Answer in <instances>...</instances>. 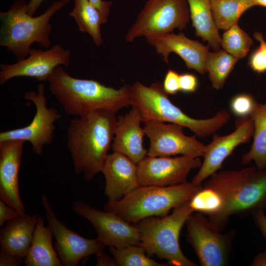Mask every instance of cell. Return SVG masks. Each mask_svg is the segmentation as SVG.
Listing matches in <instances>:
<instances>
[{
  "instance_id": "obj_1",
  "label": "cell",
  "mask_w": 266,
  "mask_h": 266,
  "mask_svg": "<svg viewBox=\"0 0 266 266\" xmlns=\"http://www.w3.org/2000/svg\"><path fill=\"white\" fill-rule=\"evenodd\" d=\"M203 188L212 191L220 199L219 208L208 218L220 232L231 216L252 214L266 207V168L255 166L216 172Z\"/></svg>"
},
{
  "instance_id": "obj_2",
  "label": "cell",
  "mask_w": 266,
  "mask_h": 266,
  "mask_svg": "<svg viewBox=\"0 0 266 266\" xmlns=\"http://www.w3.org/2000/svg\"><path fill=\"white\" fill-rule=\"evenodd\" d=\"M116 112L99 109L70 120L67 128V146L76 174L87 181L101 170L114 136Z\"/></svg>"
},
{
  "instance_id": "obj_3",
  "label": "cell",
  "mask_w": 266,
  "mask_h": 266,
  "mask_svg": "<svg viewBox=\"0 0 266 266\" xmlns=\"http://www.w3.org/2000/svg\"><path fill=\"white\" fill-rule=\"evenodd\" d=\"M47 81L50 92L68 115L79 117L99 109L116 112L132 105L131 85L116 89L97 80L76 78L61 66L54 69Z\"/></svg>"
},
{
  "instance_id": "obj_4",
  "label": "cell",
  "mask_w": 266,
  "mask_h": 266,
  "mask_svg": "<svg viewBox=\"0 0 266 266\" xmlns=\"http://www.w3.org/2000/svg\"><path fill=\"white\" fill-rule=\"evenodd\" d=\"M72 0H56L37 17L27 13V4L23 0L15 1L7 11L0 13V46L13 53L17 61L28 57L33 43L48 49L52 44L50 19Z\"/></svg>"
},
{
  "instance_id": "obj_5",
  "label": "cell",
  "mask_w": 266,
  "mask_h": 266,
  "mask_svg": "<svg viewBox=\"0 0 266 266\" xmlns=\"http://www.w3.org/2000/svg\"><path fill=\"white\" fill-rule=\"evenodd\" d=\"M202 188L188 182L167 186H140L120 200H108L104 209L130 223H138L148 217L167 215L171 209L189 201Z\"/></svg>"
},
{
  "instance_id": "obj_6",
  "label": "cell",
  "mask_w": 266,
  "mask_h": 266,
  "mask_svg": "<svg viewBox=\"0 0 266 266\" xmlns=\"http://www.w3.org/2000/svg\"><path fill=\"white\" fill-rule=\"evenodd\" d=\"M132 106L137 107L140 112L142 123L154 120L178 124L188 128L200 138L216 133L231 118L226 109L219 111L208 119H198L188 116L170 101L159 82L150 86L135 82L132 85Z\"/></svg>"
},
{
  "instance_id": "obj_7",
  "label": "cell",
  "mask_w": 266,
  "mask_h": 266,
  "mask_svg": "<svg viewBox=\"0 0 266 266\" xmlns=\"http://www.w3.org/2000/svg\"><path fill=\"white\" fill-rule=\"evenodd\" d=\"M195 212L190 201L174 208L169 215L146 218L139 222V245L150 255L166 260L174 266H196L183 253L179 245L180 231L189 216Z\"/></svg>"
},
{
  "instance_id": "obj_8",
  "label": "cell",
  "mask_w": 266,
  "mask_h": 266,
  "mask_svg": "<svg viewBox=\"0 0 266 266\" xmlns=\"http://www.w3.org/2000/svg\"><path fill=\"white\" fill-rule=\"evenodd\" d=\"M190 19L187 0H148L125 38L133 42L142 36L147 38L172 33L175 29L182 31Z\"/></svg>"
},
{
  "instance_id": "obj_9",
  "label": "cell",
  "mask_w": 266,
  "mask_h": 266,
  "mask_svg": "<svg viewBox=\"0 0 266 266\" xmlns=\"http://www.w3.org/2000/svg\"><path fill=\"white\" fill-rule=\"evenodd\" d=\"M186 222L187 239L202 266H223L228 264L235 232L221 233L204 214L196 211Z\"/></svg>"
},
{
  "instance_id": "obj_10",
  "label": "cell",
  "mask_w": 266,
  "mask_h": 266,
  "mask_svg": "<svg viewBox=\"0 0 266 266\" xmlns=\"http://www.w3.org/2000/svg\"><path fill=\"white\" fill-rule=\"evenodd\" d=\"M45 85L39 84L37 92L28 91L24 98L32 101L36 112L32 121L27 126L0 133V142L8 140H19L31 143L32 150L40 155L45 145H50L55 130V123L61 117L57 109L47 106V100L44 95Z\"/></svg>"
},
{
  "instance_id": "obj_11",
  "label": "cell",
  "mask_w": 266,
  "mask_h": 266,
  "mask_svg": "<svg viewBox=\"0 0 266 266\" xmlns=\"http://www.w3.org/2000/svg\"><path fill=\"white\" fill-rule=\"evenodd\" d=\"M145 134L150 140L147 156H170L177 154L194 158L202 157L205 145L196 135L187 136L184 127L150 120L143 123Z\"/></svg>"
},
{
  "instance_id": "obj_12",
  "label": "cell",
  "mask_w": 266,
  "mask_h": 266,
  "mask_svg": "<svg viewBox=\"0 0 266 266\" xmlns=\"http://www.w3.org/2000/svg\"><path fill=\"white\" fill-rule=\"evenodd\" d=\"M72 209L91 223L97 232V238L105 246L120 248L139 244L137 226L131 225L114 212L100 210L81 201L75 202Z\"/></svg>"
},
{
  "instance_id": "obj_13",
  "label": "cell",
  "mask_w": 266,
  "mask_h": 266,
  "mask_svg": "<svg viewBox=\"0 0 266 266\" xmlns=\"http://www.w3.org/2000/svg\"><path fill=\"white\" fill-rule=\"evenodd\" d=\"M41 203L45 215L55 238V250L63 266H76L83 258L96 255L105 245L97 238L84 237L68 228L56 217L45 195H42Z\"/></svg>"
},
{
  "instance_id": "obj_14",
  "label": "cell",
  "mask_w": 266,
  "mask_h": 266,
  "mask_svg": "<svg viewBox=\"0 0 266 266\" xmlns=\"http://www.w3.org/2000/svg\"><path fill=\"white\" fill-rule=\"evenodd\" d=\"M201 164L199 157L147 156L137 165L138 183L142 186H167L186 183L190 172L200 167Z\"/></svg>"
},
{
  "instance_id": "obj_15",
  "label": "cell",
  "mask_w": 266,
  "mask_h": 266,
  "mask_svg": "<svg viewBox=\"0 0 266 266\" xmlns=\"http://www.w3.org/2000/svg\"><path fill=\"white\" fill-rule=\"evenodd\" d=\"M70 56V51L59 44L46 50L31 48L26 58L13 64H0V84L3 85L16 77H30L39 81H47L56 67L69 66Z\"/></svg>"
},
{
  "instance_id": "obj_16",
  "label": "cell",
  "mask_w": 266,
  "mask_h": 266,
  "mask_svg": "<svg viewBox=\"0 0 266 266\" xmlns=\"http://www.w3.org/2000/svg\"><path fill=\"white\" fill-rule=\"evenodd\" d=\"M254 123L250 117L239 118L235 122V130L226 135L214 133L212 141L205 145L203 161L191 183L201 185L207 178L211 176L222 167L225 160L239 145L248 142L253 137Z\"/></svg>"
},
{
  "instance_id": "obj_17",
  "label": "cell",
  "mask_w": 266,
  "mask_h": 266,
  "mask_svg": "<svg viewBox=\"0 0 266 266\" xmlns=\"http://www.w3.org/2000/svg\"><path fill=\"white\" fill-rule=\"evenodd\" d=\"M146 39L167 64L169 54L173 52L183 60L188 69H194L202 74L206 72L205 61L210 47L208 45L205 46L191 39L182 33H166Z\"/></svg>"
},
{
  "instance_id": "obj_18",
  "label": "cell",
  "mask_w": 266,
  "mask_h": 266,
  "mask_svg": "<svg viewBox=\"0 0 266 266\" xmlns=\"http://www.w3.org/2000/svg\"><path fill=\"white\" fill-rule=\"evenodd\" d=\"M24 142L19 140L0 142V199L21 214L25 211L19 189V171Z\"/></svg>"
},
{
  "instance_id": "obj_19",
  "label": "cell",
  "mask_w": 266,
  "mask_h": 266,
  "mask_svg": "<svg viewBox=\"0 0 266 266\" xmlns=\"http://www.w3.org/2000/svg\"><path fill=\"white\" fill-rule=\"evenodd\" d=\"M101 172L105 178L104 194L108 200H120L140 186L137 164L121 153L107 154Z\"/></svg>"
},
{
  "instance_id": "obj_20",
  "label": "cell",
  "mask_w": 266,
  "mask_h": 266,
  "mask_svg": "<svg viewBox=\"0 0 266 266\" xmlns=\"http://www.w3.org/2000/svg\"><path fill=\"white\" fill-rule=\"evenodd\" d=\"M140 112L133 105L125 115L117 118L111 147L113 152L121 153L138 164L147 155V150L143 146L145 134Z\"/></svg>"
},
{
  "instance_id": "obj_21",
  "label": "cell",
  "mask_w": 266,
  "mask_h": 266,
  "mask_svg": "<svg viewBox=\"0 0 266 266\" xmlns=\"http://www.w3.org/2000/svg\"><path fill=\"white\" fill-rule=\"evenodd\" d=\"M37 220L25 212L9 220L0 230V250L25 259L31 246Z\"/></svg>"
},
{
  "instance_id": "obj_22",
  "label": "cell",
  "mask_w": 266,
  "mask_h": 266,
  "mask_svg": "<svg viewBox=\"0 0 266 266\" xmlns=\"http://www.w3.org/2000/svg\"><path fill=\"white\" fill-rule=\"evenodd\" d=\"M52 231L45 226L40 216L37 223L32 241L24 259L26 266H63L52 244Z\"/></svg>"
},
{
  "instance_id": "obj_23",
  "label": "cell",
  "mask_w": 266,
  "mask_h": 266,
  "mask_svg": "<svg viewBox=\"0 0 266 266\" xmlns=\"http://www.w3.org/2000/svg\"><path fill=\"white\" fill-rule=\"evenodd\" d=\"M196 35L206 41L213 51L219 50L221 37L212 14L210 0H187Z\"/></svg>"
},
{
  "instance_id": "obj_24",
  "label": "cell",
  "mask_w": 266,
  "mask_h": 266,
  "mask_svg": "<svg viewBox=\"0 0 266 266\" xmlns=\"http://www.w3.org/2000/svg\"><path fill=\"white\" fill-rule=\"evenodd\" d=\"M254 123L253 142L250 149L241 159L243 166L254 162L260 169L266 168V103H257L250 117Z\"/></svg>"
},
{
  "instance_id": "obj_25",
  "label": "cell",
  "mask_w": 266,
  "mask_h": 266,
  "mask_svg": "<svg viewBox=\"0 0 266 266\" xmlns=\"http://www.w3.org/2000/svg\"><path fill=\"white\" fill-rule=\"evenodd\" d=\"M74 7L68 14L75 20L80 32L90 35L98 46L103 43L100 27L103 24L100 11L89 0H74Z\"/></svg>"
},
{
  "instance_id": "obj_26",
  "label": "cell",
  "mask_w": 266,
  "mask_h": 266,
  "mask_svg": "<svg viewBox=\"0 0 266 266\" xmlns=\"http://www.w3.org/2000/svg\"><path fill=\"white\" fill-rule=\"evenodd\" d=\"M210 4L217 28L224 31L237 24L241 15L253 6L251 0H210Z\"/></svg>"
},
{
  "instance_id": "obj_27",
  "label": "cell",
  "mask_w": 266,
  "mask_h": 266,
  "mask_svg": "<svg viewBox=\"0 0 266 266\" xmlns=\"http://www.w3.org/2000/svg\"><path fill=\"white\" fill-rule=\"evenodd\" d=\"M238 60L224 50L208 52L205 68L213 88L218 90L223 87L226 79Z\"/></svg>"
},
{
  "instance_id": "obj_28",
  "label": "cell",
  "mask_w": 266,
  "mask_h": 266,
  "mask_svg": "<svg viewBox=\"0 0 266 266\" xmlns=\"http://www.w3.org/2000/svg\"><path fill=\"white\" fill-rule=\"evenodd\" d=\"M109 250L118 266H166L146 255L144 248L138 245H129L117 248L109 246Z\"/></svg>"
},
{
  "instance_id": "obj_29",
  "label": "cell",
  "mask_w": 266,
  "mask_h": 266,
  "mask_svg": "<svg viewBox=\"0 0 266 266\" xmlns=\"http://www.w3.org/2000/svg\"><path fill=\"white\" fill-rule=\"evenodd\" d=\"M252 44L250 36L237 24L225 31L220 45L228 53L240 59L247 56Z\"/></svg>"
},
{
  "instance_id": "obj_30",
  "label": "cell",
  "mask_w": 266,
  "mask_h": 266,
  "mask_svg": "<svg viewBox=\"0 0 266 266\" xmlns=\"http://www.w3.org/2000/svg\"><path fill=\"white\" fill-rule=\"evenodd\" d=\"M257 103L251 95L240 93L231 99L230 108L232 113L238 118L250 117Z\"/></svg>"
},
{
  "instance_id": "obj_31",
  "label": "cell",
  "mask_w": 266,
  "mask_h": 266,
  "mask_svg": "<svg viewBox=\"0 0 266 266\" xmlns=\"http://www.w3.org/2000/svg\"><path fill=\"white\" fill-rule=\"evenodd\" d=\"M254 37L260 44L250 56L248 65L254 71L262 73L266 72V41L260 32H255Z\"/></svg>"
},
{
  "instance_id": "obj_32",
  "label": "cell",
  "mask_w": 266,
  "mask_h": 266,
  "mask_svg": "<svg viewBox=\"0 0 266 266\" xmlns=\"http://www.w3.org/2000/svg\"><path fill=\"white\" fill-rule=\"evenodd\" d=\"M180 74L176 71L169 69L164 78L163 87L165 92L168 95H176L180 91Z\"/></svg>"
},
{
  "instance_id": "obj_33",
  "label": "cell",
  "mask_w": 266,
  "mask_h": 266,
  "mask_svg": "<svg viewBox=\"0 0 266 266\" xmlns=\"http://www.w3.org/2000/svg\"><path fill=\"white\" fill-rule=\"evenodd\" d=\"M198 86L196 76L189 73H184L179 76L180 91L185 93L195 92Z\"/></svg>"
},
{
  "instance_id": "obj_34",
  "label": "cell",
  "mask_w": 266,
  "mask_h": 266,
  "mask_svg": "<svg viewBox=\"0 0 266 266\" xmlns=\"http://www.w3.org/2000/svg\"><path fill=\"white\" fill-rule=\"evenodd\" d=\"M21 213L12 206L0 200V226L18 216Z\"/></svg>"
},
{
  "instance_id": "obj_35",
  "label": "cell",
  "mask_w": 266,
  "mask_h": 266,
  "mask_svg": "<svg viewBox=\"0 0 266 266\" xmlns=\"http://www.w3.org/2000/svg\"><path fill=\"white\" fill-rule=\"evenodd\" d=\"M23 258L1 250L0 252V266H19Z\"/></svg>"
},
{
  "instance_id": "obj_36",
  "label": "cell",
  "mask_w": 266,
  "mask_h": 266,
  "mask_svg": "<svg viewBox=\"0 0 266 266\" xmlns=\"http://www.w3.org/2000/svg\"><path fill=\"white\" fill-rule=\"evenodd\" d=\"M89 1L100 11L102 16L103 23H106L112 2L102 0H89Z\"/></svg>"
},
{
  "instance_id": "obj_37",
  "label": "cell",
  "mask_w": 266,
  "mask_h": 266,
  "mask_svg": "<svg viewBox=\"0 0 266 266\" xmlns=\"http://www.w3.org/2000/svg\"><path fill=\"white\" fill-rule=\"evenodd\" d=\"M256 225L266 239V215L264 210H259L252 213Z\"/></svg>"
},
{
  "instance_id": "obj_38",
  "label": "cell",
  "mask_w": 266,
  "mask_h": 266,
  "mask_svg": "<svg viewBox=\"0 0 266 266\" xmlns=\"http://www.w3.org/2000/svg\"><path fill=\"white\" fill-rule=\"evenodd\" d=\"M97 266H116L114 258L109 257L104 250L96 255Z\"/></svg>"
},
{
  "instance_id": "obj_39",
  "label": "cell",
  "mask_w": 266,
  "mask_h": 266,
  "mask_svg": "<svg viewBox=\"0 0 266 266\" xmlns=\"http://www.w3.org/2000/svg\"><path fill=\"white\" fill-rule=\"evenodd\" d=\"M45 0H30L27 3V13L31 16H33L41 3Z\"/></svg>"
},
{
  "instance_id": "obj_40",
  "label": "cell",
  "mask_w": 266,
  "mask_h": 266,
  "mask_svg": "<svg viewBox=\"0 0 266 266\" xmlns=\"http://www.w3.org/2000/svg\"><path fill=\"white\" fill-rule=\"evenodd\" d=\"M250 266H266V251L258 254L253 260Z\"/></svg>"
},
{
  "instance_id": "obj_41",
  "label": "cell",
  "mask_w": 266,
  "mask_h": 266,
  "mask_svg": "<svg viewBox=\"0 0 266 266\" xmlns=\"http://www.w3.org/2000/svg\"><path fill=\"white\" fill-rule=\"evenodd\" d=\"M254 6H261L266 7V0H251Z\"/></svg>"
}]
</instances>
